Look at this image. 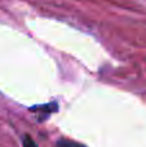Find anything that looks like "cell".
<instances>
[{
  "label": "cell",
  "instance_id": "obj_1",
  "mask_svg": "<svg viewBox=\"0 0 146 147\" xmlns=\"http://www.w3.org/2000/svg\"><path fill=\"white\" fill-rule=\"evenodd\" d=\"M58 110L56 102H51L48 105H41V106H34L30 109V111L32 112H43V114H52V112H56Z\"/></svg>",
  "mask_w": 146,
  "mask_h": 147
},
{
  "label": "cell",
  "instance_id": "obj_2",
  "mask_svg": "<svg viewBox=\"0 0 146 147\" xmlns=\"http://www.w3.org/2000/svg\"><path fill=\"white\" fill-rule=\"evenodd\" d=\"M57 147H87L85 145H82L79 142H75V141H70V140H58L57 142Z\"/></svg>",
  "mask_w": 146,
  "mask_h": 147
},
{
  "label": "cell",
  "instance_id": "obj_3",
  "mask_svg": "<svg viewBox=\"0 0 146 147\" xmlns=\"http://www.w3.org/2000/svg\"><path fill=\"white\" fill-rule=\"evenodd\" d=\"M22 145H23V147H38V145L35 143V141H34L30 136H25V137H23Z\"/></svg>",
  "mask_w": 146,
  "mask_h": 147
}]
</instances>
